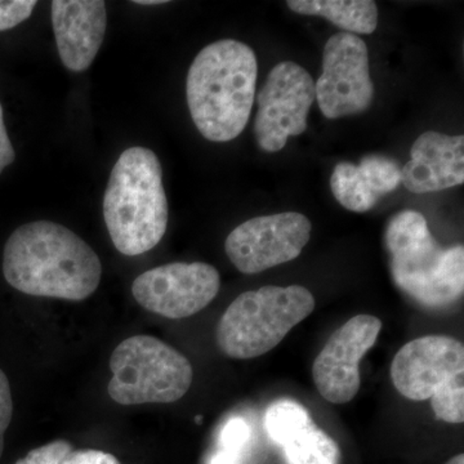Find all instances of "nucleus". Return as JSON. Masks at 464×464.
<instances>
[{
  "label": "nucleus",
  "mask_w": 464,
  "mask_h": 464,
  "mask_svg": "<svg viewBox=\"0 0 464 464\" xmlns=\"http://www.w3.org/2000/svg\"><path fill=\"white\" fill-rule=\"evenodd\" d=\"M3 274L12 288L35 297L84 301L99 288L97 253L65 226L35 221L20 226L5 243Z\"/></svg>",
  "instance_id": "1"
},
{
  "label": "nucleus",
  "mask_w": 464,
  "mask_h": 464,
  "mask_svg": "<svg viewBox=\"0 0 464 464\" xmlns=\"http://www.w3.org/2000/svg\"><path fill=\"white\" fill-rule=\"evenodd\" d=\"M257 72L255 52L234 39L199 52L188 70L186 94L192 121L203 137L228 142L243 133L255 102Z\"/></svg>",
  "instance_id": "2"
},
{
  "label": "nucleus",
  "mask_w": 464,
  "mask_h": 464,
  "mask_svg": "<svg viewBox=\"0 0 464 464\" xmlns=\"http://www.w3.org/2000/svg\"><path fill=\"white\" fill-rule=\"evenodd\" d=\"M103 218L121 255H143L160 243L169 208L163 169L154 151L137 146L119 157L103 197Z\"/></svg>",
  "instance_id": "3"
},
{
  "label": "nucleus",
  "mask_w": 464,
  "mask_h": 464,
  "mask_svg": "<svg viewBox=\"0 0 464 464\" xmlns=\"http://www.w3.org/2000/svg\"><path fill=\"white\" fill-rule=\"evenodd\" d=\"M393 282L420 306L438 310L456 304L464 292L463 246L445 249L422 213L402 210L384 232Z\"/></svg>",
  "instance_id": "4"
},
{
  "label": "nucleus",
  "mask_w": 464,
  "mask_h": 464,
  "mask_svg": "<svg viewBox=\"0 0 464 464\" xmlns=\"http://www.w3.org/2000/svg\"><path fill=\"white\" fill-rule=\"evenodd\" d=\"M315 298L301 285H266L241 293L217 326V344L232 359L270 353L315 310Z\"/></svg>",
  "instance_id": "5"
},
{
  "label": "nucleus",
  "mask_w": 464,
  "mask_h": 464,
  "mask_svg": "<svg viewBox=\"0 0 464 464\" xmlns=\"http://www.w3.org/2000/svg\"><path fill=\"white\" fill-rule=\"evenodd\" d=\"M110 369L108 392L121 405L179 401L194 380L188 357L151 335H133L118 344Z\"/></svg>",
  "instance_id": "6"
},
{
  "label": "nucleus",
  "mask_w": 464,
  "mask_h": 464,
  "mask_svg": "<svg viewBox=\"0 0 464 464\" xmlns=\"http://www.w3.org/2000/svg\"><path fill=\"white\" fill-rule=\"evenodd\" d=\"M257 99L256 139L265 152H277L289 137L306 132L315 82L304 67L284 61L271 69Z\"/></svg>",
  "instance_id": "7"
},
{
  "label": "nucleus",
  "mask_w": 464,
  "mask_h": 464,
  "mask_svg": "<svg viewBox=\"0 0 464 464\" xmlns=\"http://www.w3.org/2000/svg\"><path fill=\"white\" fill-rule=\"evenodd\" d=\"M315 97L328 119L362 114L371 108L374 84L369 72L368 47L360 36L338 33L326 42Z\"/></svg>",
  "instance_id": "8"
},
{
  "label": "nucleus",
  "mask_w": 464,
  "mask_h": 464,
  "mask_svg": "<svg viewBox=\"0 0 464 464\" xmlns=\"http://www.w3.org/2000/svg\"><path fill=\"white\" fill-rule=\"evenodd\" d=\"M391 380L400 395L426 401L464 386V346L449 335H424L404 344L391 364Z\"/></svg>",
  "instance_id": "9"
},
{
  "label": "nucleus",
  "mask_w": 464,
  "mask_h": 464,
  "mask_svg": "<svg viewBox=\"0 0 464 464\" xmlns=\"http://www.w3.org/2000/svg\"><path fill=\"white\" fill-rule=\"evenodd\" d=\"M221 276L204 262H173L136 277L132 295L140 306L167 319H185L204 310L217 297Z\"/></svg>",
  "instance_id": "10"
},
{
  "label": "nucleus",
  "mask_w": 464,
  "mask_h": 464,
  "mask_svg": "<svg viewBox=\"0 0 464 464\" xmlns=\"http://www.w3.org/2000/svg\"><path fill=\"white\" fill-rule=\"evenodd\" d=\"M313 225L297 212L256 217L230 232L225 250L232 265L246 275L293 261L310 241Z\"/></svg>",
  "instance_id": "11"
},
{
  "label": "nucleus",
  "mask_w": 464,
  "mask_h": 464,
  "mask_svg": "<svg viewBox=\"0 0 464 464\" xmlns=\"http://www.w3.org/2000/svg\"><path fill=\"white\" fill-rule=\"evenodd\" d=\"M382 322L373 315H356L333 333L316 356L313 377L317 391L332 404H347L360 390L359 364L374 346Z\"/></svg>",
  "instance_id": "12"
},
{
  "label": "nucleus",
  "mask_w": 464,
  "mask_h": 464,
  "mask_svg": "<svg viewBox=\"0 0 464 464\" xmlns=\"http://www.w3.org/2000/svg\"><path fill=\"white\" fill-rule=\"evenodd\" d=\"M52 25L58 54L70 72L90 69L99 53L108 12L102 0H54L52 3Z\"/></svg>",
  "instance_id": "13"
},
{
  "label": "nucleus",
  "mask_w": 464,
  "mask_h": 464,
  "mask_svg": "<svg viewBox=\"0 0 464 464\" xmlns=\"http://www.w3.org/2000/svg\"><path fill=\"white\" fill-rule=\"evenodd\" d=\"M401 183L414 194L447 190L464 182V137L429 130L415 140Z\"/></svg>",
  "instance_id": "14"
},
{
  "label": "nucleus",
  "mask_w": 464,
  "mask_h": 464,
  "mask_svg": "<svg viewBox=\"0 0 464 464\" xmlns=\"http://www.w3.org/2000/svg\"><path fill=\"white\" fill-rule=\"evenodd\" d=\"M401 183V168L393 159L368 155L359 166L341 161L332 173L333 195L351 212L371 210L383 195L395 191Z\"/></svg>",
  "instance_id": "15"
},
{
  "label": "nucleus",
  "mask_w": 464,
  "mask_h": 464,
  "mask_svg": "<svg viewBox=\"0 0 464 464\" xmlns=\"http://www.w3.org/2000/svg\"><path fill=\"white\" fill-rule=\"evenodd\" d=\"M293 12L331 21L344 33L372 34L378 25V7L372 0H289Z\"/></svg>",
  "instance_id": "16"
},
{
  "label": "nucleus",
  "mask_w": 464,
  "mask_h": 464,
  "mask_svg": "<svg viewBox=\"0 0 464 464\" xmlns=\"http://www.w3.org/2000/svg\"><path fill=\"white\" fill-rule=\"evenodd\" d=\"M286 464H341L337 441L315 423L283 445Z\"/></svg>",
  "instance_id": "17"
},
{
  "label": "nucleus",
  "mask_w": 464,
  "mask_h": 464,
  "mask_svg": "<svg viewBox=\"0 0 464 464\" xmlns=\"http://www.w3.org/2000/svg\"><path fill=\"white\" fill-rule=\"evenodd\" d=\"M313 423L306 408L289 400L275 402L266 413V430L270 438L282 447Z\"/></svg>",
  "instance_id": "18"
},
{
  "label": "nucleus",
  "mask_w": 464,
  "mask_h": 464,
  "mask_svg": "<svg viewBox=\"0 0 464 464\" xmlns=\"http://www.w3.org/2000/svg\"><path fill=\"white\" fill-rule=\"evenodd\" d=\"M72 450V444L65 440H56L27 453L25 458L14 464H61Z\"/></svg>",
  "instance_id": "19"
},
{
  "label": "nucleus",
  "mask_w": 464,
  "mask_h": 464,
  "mask_svg": "<svg viewBox=\"0 0 464 464\" xmlns=\"http://www.w3.org/2000/svg\"><path fill=\"white\" fill-rule=\"evenodd\" d=\"M36 2L34 0H8L0 2V32L14 29L32 16Z\"/></svg>",
  "instance_id": "20"
},
{
  "label": "nucleus",
  "mask_w": 464,
  "mask_h": 464,
  "mask_svg": "<svg viewBox=\"0 0 464 464\" xmlns=\"http://www.w3.org/2000/svg\"><path fill=\"white\" fill-rule=\"evenodd\" d=\"M14 415V400H12L11 384L7 375L0 369V458L5 450V435L11 424Z\"/></svg>",
  "instance_id": "21"
},
{
  "label": "nucleus",
  "mask_w": 464,
  "mask_h": 464,
  "mask_svg": "<svg viewBox=\"0 0 464 464\" xmlns=\"http://www.w3.org/2000/svg\"><path fill=\"white\" fill-rule=\"evenodd\" d=\"M248 436V426L239 418H237V420H232L226 424L224 431H222L221 441L224 447L227 449V453H230V451L239 450L246 444Z\"/></svg>",
  "instance_id": "22"
},
{
  "label": "nucleus",
  "mask_w": 464,
  "mask_h": 464,
  "mask_svg": "<svg viewBox=\"0 0 464 464\" xmlns=\"http://www.w3.org/2000/svg\"><path fill=\"white\" fill-rule=\"evenodd\" d=\"M61 464H121L118 458L106 451L92 450H72L65 457Z\"/></svg>",
  "instance_id": "23"
},
{
  "label": "nucleus",
  "mask_w": 464,
  "mask_h": 464,
  "mask_svg": "<svg viewBox=\"0 0 464 464\" xmlns=\"http://www.w3.org/2000/svg\"><path fill=\"white\" fill-rule=\"evenodd\" d=\"M14 159H16V154H14V145L9 140L7 130H5V115H3L2 103H0V174L14 163Z\"/></svg>",
  "instance_id": "24"
},
{
  "label": "nucleus",
  "mask_w": 464,
  "mask_h": 464,
  "mask_svg": "<svg viewBox=\"0 0 464 464\" xmlns=\"http://www.w3.org/2000/svg\"><path fill=\"white\" fill-rule=\"evenodd\" d=\"M212 464H237V462H235L231 454L221 453L213 458Z\"/></svg>",
  "instance_id": "25"
},
{
  "label": "nucleus",
  "mask_w": 464,
  "mask_h": 464,
  "mask_svg": "<svg viewBox=\"0 0 464 464\" xmlns=\"http://www.w3.org/2000/svg\"><path fill=\"white\" fill-rule=\"evenodd\" d=\"M136 5H163V3L167 2H160V0H137Z\"/></svg>",
  "instance_id": "26"
},
{
  "label": "nucleus",
  "mask_w": 464,
  "mask_h": 464,
  "mask_svg": "<svg viewBox=\"0 0 464 464\" xmlns=\"http://www.w3.org/2000/svg\"><path fill=\"white\" fill-rule=\"evenodd\" d=\"M445 464H464V456L463 454H458V456L451 458Z\"/></svg>",
  "instance_id": "27"
}]
</instances>
